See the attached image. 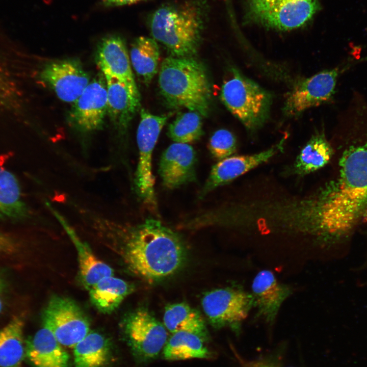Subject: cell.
I'll return each instance as SVG.
<instances>
[{
  "label": "cell",
  "instance_id": "cell-29",
  "mask_svg": "<svg viewBox=\"0 0 367 367\" xmlns=\"http://www.w3.org/2000/svg\"><path fill=\"white\" fill-rule=\"evenodd\" d=\"M203 134L200 115L192 111L179 114L168 130V136L176 143L193 142L199 140Z\"/></svg>",
  "mask_w": 367,
  "mask_h": 367
},
{
  "label": "cell",
  "instance_id": "cell-7",
  "mask_svg": "<svg viewBox=\"0 0 367 367\" xmlns=\"http://www.w3.org/2000/svg\"><path fill=\"white\" fill-rule=\"evenodd\" d=\"M140 114V121L137 131L139 158L135 174V188L143 203L151 211L157 213L152 157L160 134L169 117L154 115L144 109H141Z\"/></svg>",
  "mask_w": 367,
  "mask_h": 367
},
{
  "label": "cell",
  "instance_id": "cell-11",
  "mask_svg": "<svg viewBox=\"0 0 367 367\" xmlns=\"http://www.w3.org/2000/svg\"><path fill=\"white\" fill-rule=\"evenodd\" d=\"M107 115V84L104 75L101 73L91 80L73 102L68 120L75 130L88 134L102 129Z\"/></svg>",
  "mask_w": 367,
  "mask_h": 367
},
{
  "label": "cell",
  "instance_id": "cell-19",
  "mask_svg": "<svg viewBox=\"0 0 367 367\" xmlns=\"http://www.w3.org/2000/svg\"><path fill=\"white\" fill-rule=\"evenodd\" d=\"M25 359L32 367H71L68 353L42 324L25 340Z\"/></svg>",
  "mask_w": 367,
  "mask_h": 367
},
{
  "label": "cell",
  "instance_id": "cell-34",
  "mask_svg": "<svg viewBox=\"0 0 367 367\" xmlns=\"http://www.w3.org/2000/svg\"><path fill=\"white\" fill-rule=\"evenodd\" d=\"M249 367H276L272 363L268 361H260L255 363H253Z\"/></svg>",
  "mask_w": 367,
  "mask_h": 367
},
{
  "label": "cell",
  "instance_id": "cell-20",
  "mask_svg": "<svg viewBox=\"0 0 367 367\" xmlns=\"http://www.w3.org/2000/svg\"><path fill=\"white\" fill-rule=\"evenodd\" d=\"M252 291L253 304L257 306L258 314L269 322L275 319L282 304L291 293L290 287L280 283L271 271L266 270L256 275Z\"/></svg>",
  "mask_w": 367,
  "mask_h": 367
},
{
  "label": "cell",
  "instance_id": "cell-16",
  "mask_svg": "<svg viewBox=\"0 0 367 367\" xmlns=\"http://www.w3.org/2000/svg\"><path fill=\"white\" fill-rule=\"evenodd\" d=\"M104 77L108 115L119 135L123 136L140 108V94L136 84L109 75Z\"/></svg>",
  "mask_w": 367,
  "mask_h": 367
},
{
  "label": "cell",
  "instance_id": "cell-15",
  "mask_svg": "<svg viewBox=\"0 0 367 367\" xmlns=\"http://www.w3.org/2000/svg\"><path fill=\"white\" fill-rule=\"evenodd\" d=\"M197 156L193 147L174 143L163 152L159 172L164 186L173 189L196 180Z\"/></svg>",
  "mask_w": 367,
  "mask_h": 367
},
{
  "label": "cell",
  "instance_id": "cell-10",
  "mask_svg": "<svg viewBox=\"0 0 367 367\" xmlns=\"http://www.w3.org/2000/svg\"><path fill=\"white\" fill-rule=\"evenodd\" d=\"M253 304L252 294L233 287L208 291L201 299L203 310L216 328L240 324L246 318Z\"/></svg>",
  "mask_w": 367,
  "mask_h": 367
},
{
  "label": "cell",
  "instance_id": "cell-35",
  "mask_svg": "<svg viewBox=\"0 0 367 367\" xmlns=\"http://www.w3.org/2000/svg\"><path fill=\"white\" fill-rule=\"evenodd\" d=\"M226 1H228V0H226Z\"/></svg>",
  "mask_w": 367,
  "mask_h": 367
},
{
  "label": "cell",
  "instance_id": "cell-22",
  "mask_svg": "<svg viewBox=\"0 0 367 367\" xmlns=\"http://www.w3.org/2000/svg\"><path fill=\"white\" fill-rule=\"evenodd\" d=\"M164 325L172 333L186 332L200 337L204 342L208 339V332L200 313L185 302L167 305L164 313Z\"/></svg>",
  "mask_w": 367,
  "mask_h": 367
},
{
  "label": "cell",
  "instance_id": "cell-2",
  "mask_svg": "<svg viewBox=\"0 0 367 367\" xmlns=\"http://www.w3.org/2000/svg\"><path fill=\"white\" fill-rule=\"evenodd\" d=\"M92 216L107 228L127 268L139 278L155 282L172 276L183 266L187 257L183 241L160 221L148 218L125 226Z\"/></svg>",
  "mask_w": 367,
  "mask_h": 367
},
{
  "label": "cell",
  "instance_id": "cell-24",
  "mask_svg": "<svg viewBox=\"0 0 367 367\" xmlns=\"http://www.w3.org/2000/svg\"><path fill=\"white\" fill-rule=\"evenodd\" d=\"M24 318L13 317L0 329V367H23L25 358Z\"/></svg>",
  "mask_w": 367,
  "mask_h": 367
},
{
  "label": "cell",
  "instance_id": "cell-33",
  "mask_svg": "<svg viewBox=\"0 0 367 367\" xmlns=\"http://www.w3.org/2000/svg\"><path fill=\"white\" fill-rule=\"evenodd\" d=\"M5 290V282L4 278L0 274V313L2 312L4 306Z\"/></svg>",
  "mask_w": 367,
  "mask_h": 367
},
{
  "label": "cell",
  "instance_id": "cell-32",
  "mask_svg": "<svg viewBox=\"0 0 367 367\" xmlns=\"http://www.w3.org/2000/svg\"><path fill=\"white\" fill-rule=\"evenodd\" d=\"M146 1L147 0H102V4L107 7H116L131 5Z\"/></svg>",
  "mask_w": 367,
  "mask_h": 367
},
{
  "label": "cell",
  "instance_id": "cell-9",
  "mask_svg": "<svg viewBox=\"0 0 367 367\" xmlns=\"http://www.w3.org/2000/svg\"><path fill=\"white\" fill-rule=\"evenodd\" d=\"M42 324L53 333L63 346L73 347L90 331L89 320L72 299L54 296L42 314Z\"/></svg>",
  "mask_w": 367,
  "mask_h": 367
},
{
  "label": "cell",
  "instance_id": "cell-6",
  "mask_svg": "<svg viewBox=\"0 0 367 367\" xmlns=\"http://www.w3.org/2000/svg\"><path fill=\"white\" fill-rule=\"evenodd\" d=\"M244 4L245 22L283 31L303 27L320 9L319 0H244Z\"/></svg>",
  "mask_w": 367,
  "mask_h": 367
},
{
  "label": "cell",
  "instance_id": "cell-25",
  "mask_svg": "<svg viewBox=\"0 0 367 367\" xmlns=\"http://www.w3.org/2000/svg\"><path fill=\"white\" fill-rule=\"evenodd\" d=\"M160 49L153 38L140 36L132 44L130 61L137 74L145 84L150 83L158 71Z\"/></svg>",
  "mask_w": 367,
  "mask_h": 367
},
{
  "label": "cell",
  "instance_id": "cell-4",
  "mask_svg": "<svg viewBox=\"0 0 367 367\" xmlns=\"http://www.w3.org/2000/svg\"><path fill=\"white\" fill-rule=\"evenodd\" d=\"M158 82L162 95L171 107L207 116L211 88L206 70L199 62L191 57H168L162 63Z\"/></svg>",
  "mask_w": 367,
  "mask_h": 367
},
{
  "label": "cell",
  "instance_id": "cell-31",
  "mask_svg": "<svg viewBox=\"0 0 367 367\" xmlns=\"http://www.w3.org/2000/svg\"><path fill=\"white\" fill-rule=\"evenodd\" d=\"M8 70L0 61V110L13 108L17 100V90Z\"/></svg>",
  "mask_w": 367,
  "mask_h": 367
},
{
  "label": "cell",
  "instance_id": "cell-23",
  "mask_svg": "<svg viewBox=\"0 0 367 367\" xmlns=\"http://www.w3.org/2000/svg\"><path fill=\"white\" fill-rule=\"evenodd\" d=\"M90 300L100 312L109 314L115 310L134 291L127 281L110 276L99 280L88 290Z\"/></svg>",
  "mask_w": 367,
  "mask_h": 367
},
{
  "label": "cell",
  "instance_id": "cell-28",
  "mask_svg": "<svg viewBox=\"0 0 367 367\" xmlns=\"http://www.w3.org/2000/svg\"><path fill=\"white\" fill-rule=\"evenodd\" d=\"M198 336L186 332L173 333L163 349L165 359L169 360L208 358L211 353Z\"/></svg>",
  "mask_w": 367,
  "mask_h": 367
},
{
  "label": "cell",
  "instance_id": "cell-12",
  "mask_svg": "<svg viewBox=\"0 0 367 367\" xmlns=\"http://www.w3.org/2000/svg\"><path fill=\"white\" fill-rule=\"evenodd\" d=\"M339 67L325 70L297 83L288 94L282 111L287 116H298L332 98Z\"/></svg>",
  "mask_w": 367,
  "mask_h": 367
},
{
  "label": "cell",
  "instance_id": "cell-17",
  "mask_svg": "<svg viewBox=\"0 0 367 367\" xmlns=\"http://www.w3.org/2000/svg\"><path fill=\"white\" fill-rule=\"evenodd\" d=\"M46 205L74 245L77 254L80 277L84 287L88 290L103 278L113 276V269L94 255L89 246L77 235L66 218L50 203L47 202Z\"/></svg>",
  "mask_w": 367,
  "mask_h": 367
},
{
  "label": "cell",
  "instance_id": "cell-27",
  "mask_svg": "<svg viewBox=\"0 0 367 367\" xmlns=\"http://www.w3.org/2000/svg\"><path fill=\"white\" fill-rule=\"evenodd\" d=\"M28 214L18 180L11 172L0 167V217L21 219Z\"/></svg>",
  "mask_w": 367,
  "mask_h": 367
},
{
  "label": "cell",
  "instance_id": "cell-30",
  "mask_svg": "<svg viewBox=\"0 0 367 367\" xmlns=\"http://www.w3.org/2000/svg\"><path fill=\"white\" fill-rule=\"evenodd\" d=\"M236 148L237 143L234 135L225 129L216 131L209 141L210 152L218 161L230 156L234 153Z\"/></svg>",
  "mask_w": 367,
  "mask_h": 367
},
{
  "label": "cell",
  "instance_id": "cell-1",
  "mask_svg": "<svg viewBox=\"0 0 367 367\" xmlns=\"http://www.w3.org/2000/svg\"><path fill=\"white\" fill-rule=\"evenodd\" d=\"M337 177L313 198L302 200L296 215L309 220L325 237H348L367 216V138L349 145L339 162Z\"/></svg>",
  "mask_w": 367,
  "mask_h": 367
},
{
  "label": "cell",
  "instance_id": "cell-13",
  "mask_svg": "<svg viewBox=\"0 0 367 367\" xmlns=\"http://www.w3.org/2000/svg\"><path fill=\"white\" fill-rule=\"evenodd\" d=\"M41 80L61 100L73 102L91 81L90 75L78 58L57 60L47 63L40 73Z\"/></svg>",
  "mask_w": 367,
  "mask_h": 367
},
{
  "label": "cell",
  "instance_id": "cell-14",
  "mask_svg": "<svg viewBox=\"0 0 367 367\" xmlns=\"http://www.w3.org/2000/svg\"><path fill=\"white\" fill-rule=\"evenodd\" d=\"M285 138L271 148L255 154L231 156L214 165L199 194L200 198L256 167L268 161L282 150Z\"/></svg>",
  "mask_w": 367,
  "mask_h": 367
},
{
  "label": "cell",
  "instance_id": "cell-8",
  "mask_svg": "<svg viewBox=\"0 0 367 367\" xmlns=\"http://www.w3.org/2000/svg\"><path fill=\"white\" fill-rule=\"evenodd\" d=\"M120 326L131 352L142 362L155 358L168 339L164 325L145 307H139L126 314Z\"/></svg>",
  "mask_w": 367,
  "mask_h": 367
},
{
  "label": "cell",
  "instance_id": "cell-26",
  "mask_svg": "<svg viewBox=\"0 0 367 367\" xmlns=\"http://www.w3.org/2000/svg\"><path fill=\"white\" fill-rule=\"evenodd\" d=\"M333 149L324 134L313 135L300 151L294 164V170L305 175L325 166L330 160Z\"/></svg>",
  "mask_w": 367,
  "mask_h": 367
},
{
  "label": "cell",
  "instance_id": "cell-18",
  "mask_svg": "<svg viewBox=\"0 0 367 367\" xmlns=\"http://www.w3.org/2000/svg\"><path fill=\"white\" fill-rule=\"evenodd\" d=\"M95 62L104 75L136 84L124 39L110 35L101 39L95 51Z\"/></svg>",
  "mask_w": 367,
  "mask_h": 367
},
{
  "label": "cell",
  "instance_id": "cell-5",
  "mask_svg": "<svg viewBox=\"0 0 367 367\" xmlns=\"http://www.w3.org/2000/svg\"><path fill=\"white\" fill-rule=\"evenodd\" d=\"M221 99L247 129L253 131L268 119L273 97L256 83L232 69L229 78L222 85Z\"/></svg>",
  "mask_w": 367,
  "mask_h": 367
},
{
  "label": "cell",
  "instance_id": "cell-21",
  "mask_svg": "<svg viewBox=\"0 0 367 367\" xmlns=\"http://www.w3.org/2000/svg\"><path fill=\"white\" fill-rule=\"evenodd\" d=\"M110 339L102 333L91 331L73 347L75 367H108L113 357Z\"/></svg>",
  "mask_w": 367,
  "mask_h": 367
},
{
  "label": "cell",
  "instance_id": "cell-3",
  "mask_svg": "<svg viewBox=\"0 0 367 367\" xmlns=\"http://www.w3.org/2000/svg\"><path fill=\"white\" fill-rule=\"evenodd\" d=\"M208 0H182L164 4L147 19L153 38L174 57L190 58L200 46L209 19Z\"/></svg>",
  "mask_w": 367,
  "mask_h": 367
}]
</instances>
